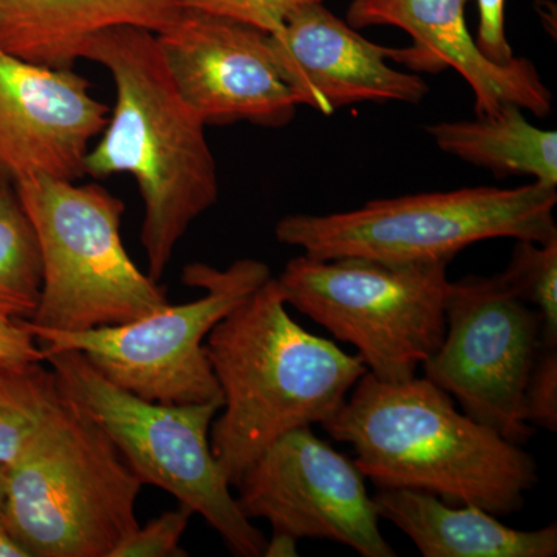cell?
<instances>
[{"label":"cell","instance_id":"cell-1","mask_svg":"<svg viewBox=\"0 0 557 557\" xmlns=\"http://www.w3.org/2000/svg\"><path fill=\"white\" fill-rule=\"evenodd\" d=\"M83 60L109 70L115 108L86 159V175L129 174L145 201L141 245L159 282L189 226L219 200L218 164L207 124L172 79L156 33L132 25L87 40Z\"/></svg>","mask_w":557,"mask_h":557},{"label":"cell","instance_id":"cell-2","mask_svg":"<svg viewBox=\"0 0 557 557\" xmlns=\"http://www.w3.org/2000/svg\"><path fill=\"white\" fill-rule=\"evenodd\" d=\"M351 391L322 428L351 446L355 465L379 490L423 491L505 518L537 485L531 454L458 412L431 381L387 383L368 372Z\"/></svg>","mask_w":557,"mask_h":557},{"label":"cell","instance_id":"cell-3","mask_svg":"<svg viewBox=\"0 0 557 557\" xmlns=\"http://www.w3.org/2000/svg\"><path fill=\"white\" fill-rule=\"evenodd\" d=\"M205 347L223 397L209 438L231 486L282 435L336 416L369 372L358 354L289 317L274 277L215 324Z\"/></svg>","mask_w":557,"mask_h":557},{"label":"cell","instance_id":"cell-4","mask_svg":"<svg viewBox=\"0 0 557 557\" xmlns=\"http://www.w3.org/2000/svg\"><path fill=\"white\" fill-rule=\"evenodd\" d=\"M143 486L108 435L64 398L7 468L2 522L28 557H110L139 525Z\"/></svg>","mask_w":557,"mask_h":557},{"label":"cell","instance_id":"cell-5","mask_svg":"<svg viewBox=\"0 0 557 557\" xmlns=\"http://www.w3.org/2000/svg\"><path fill=\"white\" fill-rule=\"evenodd\" d=\"M556 205V188L537 182L508 189L478 186L372 200L333 214L285 215L274 234L314 259L450 262L483 240L557 239Z\"/></svg>","mask_w":557,"mask_h":557},{"label":"cell","instance_id":"cell-6","mask_svg":"<svg viewBox=\"0 0 557 557\" xmlns=\"http://www.w3.org/2000/svg\"><path fill=\"white\" fill-rule=\"evenodd\" d=\"M62 397L90 418L145 485L172 494L200 515L239 557L263 556L267 539L242 512L211 449L212 421L223 401L164 405L106 379L79 351L46 354Z\"/></svg>","mask_w":557,"mask_h":557},{"label":"cell","instance_id":"cell-7","mask_svg":"<svg viewBox=\"0 0 557 557\" xmlns=\"http://www.w3.org/2000/svg\"><path fill=\"white\" fill-rule=\"evenodd\" d=\"M17 197L38 237L42 289L33 327L86 332L126 324L170 304L121 239L124 203L100 185L36 175Z\"/></svg>","mask_w":557,"mask_h":557},{"label":"cell","instance_id":"cell-8","mask_svg":"<svg viewBox=\"0 0 557 557\" xmlns=\"http://www.w3.org/2000/svg\"><path fill=\"white\" fill-rule=\"evenodd\" d=\"M448 265L302 255L274 281L287 306L357 348L375 379L401 383L445 338Z\"/></svg>","mask_w":557,"mask_h":557},{"label":"cell","instance_id":"cell-9","mask_svg":"<svg viewBox=\"0 0 557 557\" xmlns=\"http://www.w3.org/2000/svg\"><path fill=\"white\" fill-rule=\"evenodd\" d=\"M270 267L240 259L226 270L190 263L183 284L207 289L190 302L166 304L126 324L60 332L27 324L44 355L79 351L116 386L149 401L200 405L223 401L205 341L215 324L269 282Z\"/></svg>","mask_w":557,"mask_h":557},{"label":"cell","instance_id":"cell-10","mask_svg":"<svg viewBox=\"0 0 557 557\" xmlns=\"http://www.w3.org/2000/svg\"><path fill=\"white\" fill-rule=\"evenodd\" d=\"M445 314L442 346L421 364L424 379L467 416L523 445L536 432L523 418V397L542 346L541 314L498 274L450 282Z\"/></svg>","mask_w":557,"mask_h":557},{"label":"cell","instance_id":"cell-11","mask_svg":"<svg viewBox=\"0 0 557 557\" xmlns=\"http://www.w3.org/2000/svg\"><path fill=\"white\" fill-rule=\"evenodd\" d=\"M237 505L273 533L332 541L362 557H395L379 525L373 497L355 461L317 437L311 426L277 438L245 471Z\"/></svg>","mask_w":557,"mask_h":557},{"label":"cell","instance_id":"cell-12","mask_svg":"<svg viewBox=\"0 0 557 557\" xmlns=\"http://www.w3.org/2000/svg\"><path fill=\"white\" fill-rule=\"evenodd\" d=\"M156 36L175 86L207 126L249 121L277 129L295 119L299 104L274 60L269 33L185 9Z\"/></svg>","mask_w":557,"mask_h":557},{"label":"cell","instance_id":"cell-13","mask_svg":"<svg viewBox=\"0 0 557 557\" xmlns=\"http://www.w3.org/2000/svg\"><path fill=\"white\" fill-rule=\"evenodd\" d=\"M109 108L72 69H51L0 49V182L46 177L78 182Z\"/></svg>","mask_w":557,"mask_h":557},{"label":"cell","instance_id":"cell-14","mask_svg":"<svg viewBox=\"0 0 557 557\" xmlns=\"http://www.w3.org/2000/svg\"><path fill=\"white\" fill-rule=\"evenodd\" d=\"M269 36L298 104L322 115L361 102L420 104L429 94L426 81L391 65L401 64L403 49L370 42L322 0L299 7Z\"/></svg>","mask_w":557,"mask_h":557},{"label":"cell","instance_id":"cell-15","mask_svg":"<svg viewBox=\"0 0 557 557\" xmlns=\"http://www.w3.org/2000/svg\"><path fill=\"white\" fill-rule=\"evenodd\" d=\"M471 0H351V27H395L408 33L412 46L403 49L401 64L418 72L454 69L474 94L478 116L494 115L516 104L533 115L547 116L553 95L527 58L497 64L480 51L467 24Z\"/></svg>","mask_w":557,"mask_h":557},{"label":"cell","instance_id":"cell-16","mask_svg":"<svg viewBox=\"0 0 557 557\" xmlns=\"http://www.w3.org/2000/svg\"><path fill=\"white\" fill-rule=\"evenodd\" d=\"M183 0H0V49L51 69H72L87 40L119 25L160 35Z\"/></svg>","mask_w":557,"mask_h":557},{"label":"cell","instance_id":"cell-17","mask_svg":"<svg viewBox=\"0 0 557 557\" xmlns=\"http://www.w3.org/2000/svg\"><path fill=\"white\" fill-rule=\"evenodd\" d=\"M380 519L394 523L424 557H555L556 523L516 530L474 505L448 502L416 490H379Z\"/></svg>","mask_w":557,"mask_h":557},{"label":"cell","instance_id":"cell-18","mask_svg":"<svg viewBox=\"0 0 557 557\" xmlns=\"http://www.w3.org/2000/svg\"><path fill=\"white\" fill-rule=\"evenodd\" d=\"M443 152L491 171L497 177L527 175L541 185L557 186V134L541 129L516 104L471 121H443L428 127Z\"/></svg>","mask_w":557,"mask_h":557},{"label":"cell","instance_id":"cell-19","mask_svg":"<svg viewBox=\"0 0 557 557\" xmlns=\"http://www.w3.org/2000/svg\"><path fill=\"white\" fill-rule=\"evenodd\" d=\"M62 403L50 366H0V467L9 468L17 460Z\"/></svg>","mask_w":557,"mask_h":557},{"label":"cell","instance_id":"cell-20","mask_svg":"<svg viewBox=\"0 0 557 557\" xmlns=\"http://www.w3.org/2000/svg\"><path fill=\"white\" fill-rule=\"evenodd\" d=\"M42 259L16 189L0 182V314L28 321L38 309Z\"/></svg>","mask_w":557,"mask_h":557},{"label":"cell","instance_id":"cell-21","mask_svg":"<svg viewBox=\"0 0 557 557\" xmlns=\"http://www.w3.org/2000/svg\"><path fill=\"white\" fill-rule=\"evenodd\" d=\"M498 276L512 295L536 307L542 344L557 347V239L547 244L516 240L507 270Z\"/></svg>","mask_w":557,"mask_h":557},{"label":"cell","instance_id":"cell-22","mask_svg":"<svg viewBox=\"0 0 557 557\" xmlns=\"http://www.w3.org/2000/svg\"><path fill=\"white\" fill-rule=\"evenodd\" d=\"M193 509L180 504L177 509L161 512L159 518L137 527L113 549L110 557H185L180 547L183 534L193 518Z\"/></svg>","mask_w":557,"mask_h":557},{"label":"cell","instance_id":"cell-23","mask_svg":"<svg viewBox=\"0 0 557 557\" xmlns=\"http://www.w3.org/2000/svg\"><path fill=\"white\" fill-rule=\"evenodd\" d=\"M310 2L314 0H183V7L244 22L271 35L281 30L299 7Z\"/></svg>","mask_w":557,"mask_h":557},{"label":"cell","instance_id":"cell-24","mask_svg":"<svg viewBox=\"0 0 557 557\" xmlns=\"http://www.w3.org/2000/svg\"><path fill=\"white\" fill-rule=\"evenodd\" d=\"M523 418L530 426L557 429V347L539 348L523 397Z\"/></svg>","mask_w":557,"mask_h":557},{"label":"cell","instance_id":"cell-25","mask_svg":"<svg viewBox=\"0 0 557 557\" xmlns=\"http://www.w3.org/2000/svg\"><path fill=\"white\" fill-rule=\"evenodd\" d=\"M505 5L507 0H478L479 30L475 42L480 51L497 64H507L516 58L507 38Z\"/></svg>","mask_w":557,"mask_h":557},{"label":"cell","instance_id":"cell-26","mask_svg":"<svg viewBox=\"0 0 557 557\" xmlns=\"http://www.w3.org/2000/svg\"><path fill=\"white\" fill-rule=\"evenodd\" d=\"M30 362H46L42 347L24 321L0 314V366Z\"/></svg>","mask_w":557,"mask_h":557},{"label":"cell","instance_id":"cell-27","mask_svg":"<svg viewBox=\"0 0 557 557\" xmlns=\"http://www.w3.org/2000/svg\"><path fill=\"white\" fill-rule=\"evenodd\" d=\"M265 557L298 556V541L284 533H273V537L267 539Z\"/></svg>","mask_w":557,"mask_h":557},{"label":"cell","instance_id":"cell-28","mask_svg":"<svg viewBox=\"0 0 557 557\" xmlns=\"http://www.w3.org/2000/svg\"><path fill=\"white\" fill-rule=\"evenodd\" d=\"M0 557H28L27 552L11 536L0 519Z\"/></svg>","mask_w":557,"mask_h":557},{"label":"cell","instance_id":"cell-29","mask_svg":"<svg viewBox=\"0 0 557 557\" xmlns=\"http://www.w3.org/2000/svg\"><path fill=\"white\" fill-rule=\"evenodd\" d=\"M7 468L0 467V519H2L3 500H5Z\"/></svg>","mask_w":557,"mask_h":557}]
</instances>
